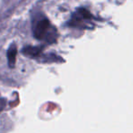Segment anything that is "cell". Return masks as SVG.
Here are the masks:
<instances>
[{"label":"cell","instance_id":"cell-3","mask_svg":"<svg viewBox=\"0 0 133 133\" xmlns=\"http://www.w3.org/2000/svg\"><path fill=\"white\" fill-rule=\"evenodd\" d=\"M16 54H17V48L15 44H11L7 50V61H8V65L10 68H14L16 64Z\"/></svg>","mask_w":133,"mask_h":133},{"label":"cell","instance_id":"cell-2","mask_svg":"<svg viewBox=\"0 0 133 133\" xmlns=\"http://www.w3.org/2000/svg\"><path fill=\"white\" fill-rule=\"evenodd\" d=\"M91 14L87 10L82 8L77 10L72 16V19L69 22V25L74 27H81L85 20L91 19Z\"/></svg>","mask_w":133,"mask_h":133},{"label":"cell","instance_id":"cell-4","mask_svg":"<svg viewBox=\"0 0 133 133\" xmlns=\"http://www.w3.org/2000/svg\"><path fill=\"white\" fill-rule=\"evenodd\" d=\"M42 50H43L42 46H25L22 50V54H25V56H28V57L35 58L39 56V54H41Z\"/></svg>","mask_w":133,"mask_h":133},{"label":"cell","instance_id":"cell-1","mask_svg":"<svg viewBox=\"0 0 133 133\" xmlns=\"http://www.w3.org/2000/svg\"><path fill=\"white\" fill-rule=\"evenodd\" d=\"M34 36L40 41L46 43H54L57 38V31L51 22L44 16L37 18L33 24Z\"/></svg>","mask_w":133,"mask_h":133},{"label":"cell","instance_id":"cell-5","mask_svg":"<svg viewBox=\"0 0 133 133\" xmlns=\"http://www.w3.org/2000/svg\"><path fill=\"white\" fill-rule=\"evenodd\" d=\"M4 101V99H0V110H2L4 109V107H5V103H3V104H1V102Z\"/></svg>","mask_w":133,"mask_h":133}]
</instances>
